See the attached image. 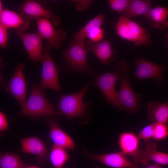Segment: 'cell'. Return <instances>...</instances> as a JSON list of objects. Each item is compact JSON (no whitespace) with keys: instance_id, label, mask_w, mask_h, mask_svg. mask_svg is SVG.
Returning <instances> with one entry per match:
<instances>
[{"instance_id":"obj_1","label":"cell","mask_w":168,"mask_h":168,"mask_svg":"<svg viewBox=\"0 0 168 168\" xmlns=\"http://www.w3.org/2000/svg\"><path fill=\"white\" fill-rule=\"evenodd\" d=\"M44 90L34 82L29 96L22 105L17 116H24L36 119L42 117L61 115L58 110L45 98Z\"/></svg>"},{"instance_id":"obj_2","label":"cell","mask_w":168,"mask_h":168,"mask_svg":"<svg viewBox=\"0 0 168 168\" xmlns=\"http://www.w3.org/2000/svg\"><path fill=\"white\" fill-rule=\"evenodd\" d=\"M130 68L127 62L122 60L115 64L113 71L96 74L94 84L100 91L104 97L110 104L120 109L115 88L117 81L123 77L128 75Z\"/></svg>"},{"instance_id":"obj_3","label":"cell","mask_w":168,"mask_h":168,"mask_svg":"<svg viewBox=\"0 0 168 168\" xmlns=\"http://www.w3.org/2000/svg\"><path fill=\"white\" fill-rule=\"evenodd\" d=\"M89 86V83H88L79 91L61 96L57 105L61 115H64L68 120L76 117L82 118L85 115L88 107L91 105V103L82 101Z\"/></svg>"},{"instance_id":"obj_4","label":"cell","mask_w":168,"mask_h":168,"mask_svg":"<svg viewBox=\"0 0 168 168\" xmlns=\"http://www.w3.org/2000/svg\"><path fill=\"white\" fill-rule=\"evenodd\" d=\"M118 35L121 38L133 42L135 45H151L152 41L148 28L142 27L135 21L121 15L116 24Z\"/></svg>"},{"instance_id":"obj_5","label":"cell","mask_w":168,"mask_h":168,"mask_svg":"<svg viewBox=\"0 0 168 168\" xmlns=\"http://www.w3.org/2000/svg\"><path fill=\"white\" fill-rule=\"evenodd\" d=\"M85 42L73 40L64 51L65 59L75 71L89 75H96V70L91 68L87 64L88 51L85 47Z\"/></svg>"},{"instance_id":"obj_6","label":"cell","mask_w":168,"mask_h":168,"mask_svg":"<svg viewBox=\"0 0 168 168\" xmlns=\"http://www.w3.org/2000/svg\"><path fill=\"white\" fill-rule=\"evenodd\" d=\"M51 49L47 44L43 47L41 78L40 85L44 90L49 89L61 92V90L58 80V70L50 55Z\"/></svg>"},{"instance_id":"obj_7","label":"cell","mask_w":168,"mask_h":168,"mask_svg":"<svg viewBox=\"0 0 168 168\" xmlns=\"http://www.w3.org/2000/svg\"><path fill=\"white\" fill-rule=\"evenodd\" d=\"M121 88L117 92V98L120 109L131 113L136 112L139 108L142 100L140 94H135L131 87L128 74L120 79Z\"/></svg>"},{"instance_id":"obj_8","label":"cell","mask_w":168,"mask_h":168,"mask_svg":"<svg viewBox=\"0 0 168 168\" xmlns=\"http://www.w3.org/2000/svg\"><path fill=\"white\" fill-rule=\"evenodd\" d=\"M136 70L133 75L138 79H153L158 86L163 83V73L165 67L155 63L139 56L135 62Z\"/></svg>"},{"instance_id":"obj_9","label":"cell","mask_w":168,"mask_h":168,"mask_svg":"<svg viewBox=\"0 0 168 168\" xmlns=\"http://www.w3.org/2000/svg\"><path fill=\"white\" fill-rule=\"evenodd\" d=\"M36 20L37 32L43 39L47 40V44L50 49L60 48L61 46V42L66 38V32L62 29L56 30L48 19L42 18Z\"/></svg>"},{"instance_id":"obj_10","label":"cell","mask_w":168,"mask_h":168,"mask_svg":"<svg viewBox=\"0 0 168 168\" xmlns=\"http://www.w3.org/2000/svg\"><path fill=\"white\" fill-rule=\"evenodd\" d=\"M25 67L24 63H18L6 87L7 92L13 96L21 106L26 100V84L24 73Z\"/></svg>"},{"instance_id":"obj_11","label":"cell","mask_w":168,"mask_h":168,"mask_svg":"<svg viewBox=\"0 0 168 168\" xmlns=\"http://www.w3.org/2000/svg\"><path fill=\"white\" fill-rule=\"evenodd\" d=\"M19 8L20 12L29 20L44 18L50 20L55 26H58L61 23V20L58 16L37 1L26 0Z\"/></svg>"},{"instance_id":"obj_12","label":"cell","mask_w":168,"mask_h":168,"mask_svg":"<svg viewBox=\"0 0 168 168\" xmlns=\"http://www.w3.org/2000/svg\"><path fill=\"white\" fill-rule=\"evenodd\" d=\"M30 58L34 61L40 62L43 54L42 41L43 38L37 32L29 33L16 30Z\"/></svg>"},{"instance_id":"obj_13","label":"cell","mask_w":168,"mask_h":168,"mask_svg":"<svg viewBox=\"0 0 168 168\" xmlns=\"http://www.w3.org/2000/svg\"><path fill=\"white\" fill-rule=\"evenodd\" d=\"M89 157L115 168H138L139 165L130 160L122 152L102 155H95L84 151Z\"/></svg>"},{"instance_id":"obj_14","label":"cell","mask_w":168,"mask_h":168,"mask_svg":"<svg viewBox=\"0 0 168 168\" xmlns=\"http://www.w3.org/2000/svg\"><path fill=\"white\" fill-rule=\"evenodd\" d=\"M85 46L88 51H91L94 54L104 65H109L116 58L117 52L107 39L97 42L89 40L85 43Z\"/></svg>"},{"instance_id":"obj_15","label":"cell","mask_w":168,"mask_h":168,"mask_svg":"<svg viewBox=\"0 0 168 168\" xmlns=\"http://www.w3.org/2000/svg\"><path fill=\"white\" fill-rule=\"evenodd\" d=\"M139 139L134 133L131 132H124L119 138V145L121 152L133 157V161L139 163L143 149L138 148Z\"/></svg>"},{"instance_id":"obj_16","label":"cell","mask_w":168,"mask_h":168,"mask_svg":"<svg viewBox=\"0 0 168 168\" xmlns=\"http://www.w3.org/2000/svg\"><path fill=\"white\" fill-rule=\"evenodd\" d=\"M21 151L24 153L37 156L38 161L44 162L49 157L50 154L43 141L36 137H30L21 139Z\"/></svg>"},{"instance_id":"obj_17","label":"cell","mask_w":168,"mask_h":168,"mask_svg":"<svg viewBox=\"0 0 168 168\" xmlns=\"http://www.w3.org/2000/svg\"><path fill=\"white\" fill-rule=\"evenodd\" d=\"M50 117L45 120L49 124L50 137L54 144L65 149H73L75 146L73 140L60 128L56 119Z\"/></svg>"},{"instance_id":"obj_18","label":"cell","mask_w":168,"mask_h":168,"mask_svg":"<svg viewBox=\"0 0 168 168\" xmlns=\"http://www.w3.org/2000/svg\"><path fill=\"white\" fill-rule=\"evenodd\" d=\"M29 19L19 12L17 13L7 8L0 13V23L7 28H13L23 31L29 25Z\"/></svg>"},{"instance_id":"obj_19","label":"cell","mask_w":168,"mask_h":168,"mask_svg":"<svg viewBox=\"0 0 168 168\" xmlns=\"http://www.w3.org/2000/svg\"><path fill=\"white\" fill-rule=\"evenodd\" d=\"M157 146L154 142H148L140 157V163L147 165L153 161L161 165H168V153L158 151Z\"/></svg>"},{"instance_id":"obj_20","label":"cell","mask_w":168,"mask_h":168,"mask_svg":"<svg viewBox=\"0 0 168 168\" xmlns=\"http://www.w3.org/2000/svg\"><path fill=\"white\" fill-rule=\"evenodd\" d=\"M146 18L151 27L164 30L168 27V9L156 5L152 8Z\"/></svg>"},{"instance_id":"obj_21","label":"cell","mask_w":168,"mask_h":168,"mask_svg":"<svg viewBox=\"0 0 168 168\" xmlns=\"http://www.w3.org/2000/svg\"><path fill=\"white\" fill-rule=\"evenodd\" d=\"M147 115L154 122L167 124L168 122V102L160 104L157 101H152L147 105Z\"/></svg>"},{"instance_id":"obj_22","label":"cell","mask_w":168,"mask_h":168,"mask_svg":"<svg viewBox=\"0 0 168 168\" xmlns=\"http://www.w3.org/2000/svg\"><path fill=\"white\" fill-rule=\"evenodd\" d=\"M152 2L149 0H132L127 10L123 14L125 17H130L142 15L147 17L152 9Z\"/></svg>"},{"instance_id":"obj_23","label":"cell","mask_w":168,"mask_h":168,"mask_svg":"<svg viewBox=\"0 0 168 168\" xmlns=\"http://www.w3.org/2000/svg\"><path fill=\"white\" fill-rule=\"evenodd\" d=\"M105 23L104 16L101 13L94 17L74 35L73 40L85 41L88 34L94 29L101 27Z\"/></svg>"},{"instance_id":"obj_24","label":"cell","mask_w":168,"mask_h":168,"mask_svg":"<svg viewBox=\"0 0 168 168\" xmlns=\"http://www.w3.org/2000/svg\"><path fill=\"white\" fill-rule=\"evenodd\" d=\"M0 168H24L27 165L21 160L19 155L12 152L1 153Z\"/></svg>"},{"instance_id":"obj_25","label":"cell","mask_w":168,"mask_h":168,"mask_svg":"<svg viewBox=\"0 0 168 168\" xmlns=\"http://www.w3.org/2000/svg\"><path fill=\"white\" fill-rule=\"evenodd\" d=\"M68 158L65 149L53 144L49 158L54 168H62Z\"/></svg>"},{"instance_id":"obj_26","label":"cell","mask_w":168,"mask_h":168,"mask_svg":"<svg viewBox=\"0 0 168 168\" xmlns=\"http://www.w3.org/2000/svg\"><path fill=\"white\" fill-rule=\"evenodd\" d=\"M131 0H109L110 9L120 14L124 13L128 8Z\"/></svg>"},{"instance_id":"obj_27","label":"cell","mask_w":168,"mask_h":168,"mask_svg":"<svg viewBox=\"0 0 168 168\" xmlns=\"http://www.w3.org/2000/svg\"><path fill=\"white\" fill-rule=\"evenodd\" d=\"M168 136V127L167 124L156 122L153 138L157 140H161L165 139Z\"/></svg>"},{"instance_id":"obj_28","label":"cell","mask_w":168,"mask_h":168,"mask_svg":"<svg viewBox=\"0 0 168 168\" xmlns=\"http://www.w3.org/2000/svg\"><path fill=\"white\" fill-rule=\"evenodd\" d=\"M156 122H154L143 128L138 133L137 137L139 139L147 141L153 138Z\"/></svg>"},{"instance_id":"obj_29","label":"cell","mask_w":168,"mask_h":168,"mask_svg":"<svg viewBox=\"0 0 168 168\" xmlns=\"http://www.w3.org/2000/svg\"><path fill=\"white\" fill-rule=\"evenodd\" d=\"M104 31L101 27L95 28L92 30L88 34L87 37L91 41L97 42L103 40Z\"/></svg>"},{"instance_id":"obj_30","label":"cell","mask_w":168,"mask_h":168,"mask_svg":"<svg viewBox=\"0 0 168 168\" xmlns=\"http://www.w3.org/2000/svg\"><path fill=\"white\" fill-rule=\"evenodd\" d=\"M7 28L0 23V45L5 48L7 44Z\"/></svg>"},{"instance_id":"obj_31","label":"cell","mask_w":168,"mask_h":168,"mask_svg":"<svg viewBox=\"0 0 168 168\" xmlns=\"http://www.w3.org/2000/svg\"><path fill=\"white\" fill-rule=\"evenodd\" d=\"M92 1L91 0H76L72 2L76 4V8L78 11H83L88 7Z\"/></svg>"},{"instance_id":"obj_32","label":"cell","mask_w":168,"mask_h":168,"mask_svg":"<svg viewBox=\"0 0 168 168\" xmlns=\"http://www.w3.org/2000/svg\"><path fill=\"white\" fill-rule=\"evenodd\" d=\"M8 122L5 114L0 112V131H2L8 129Z\"/></svg>"},{"instance_id":"obj_33","label":"cell","mask_w":168,"mask_h":168,"mask_svg":"<svg viewBox=\"0 0 168 168\" xmlns=\"http://www.w3.org/2000/svg\"><path fill=\"white\" fill-rule=\"evenodd\" d=\"M144 168H163L161 165L156 163Z\"/></svg>"},{"instance_id":"obj_34","label":"cell","mask_w":168,"mask_h":168,"mask_svg":"<svg viewBox=\"0 0 168 168\" xmlns=\"http://www.w3.org/2000/svg\"><path fill=\"white\" fill-rule=\"evenodd\" d=\"M2 2L1 0L0 1V13L2 12L3 9H2Z\"/></svg>"},{"instance_id":"obj_35","label":"cell","mask_w":168,"mask_h":168,"mask_svg":"<svg viewBox=\"0 0 168 168\" xmlns=\"http://www.w3.org/2000/svg\"><path fill=\"white\" fill-rule=\"evenodd\" d=\"M24 168H40L39 167L35 166H26Z\"/></svg>"},{"instance_id":"obj_36","label":"cell","mask_w":168,"mask_h":168,"mask_svg":"<svg viewBox=\"0 0 168 168\" xmlns=\"http://www.w3.org/2000/svg\"><path fill=\"white\" fill-rule=\"evenodd\" d=\"M166 37H167V39H168V34H167V35Z\"/></svg>"},{"instance_id":"obj_37","label":"cell","mask_w":168,"mask_h":168,"mask_svg":"<svg viewBox=\"0 0 168 168\" xmlns=\"http://www.w3.org/2000/svg\"><path fill=\"white\" fill-rule=\"evenodd\" d=\"M96 168H97V167Z\"/></svg>"}]
</instances>
